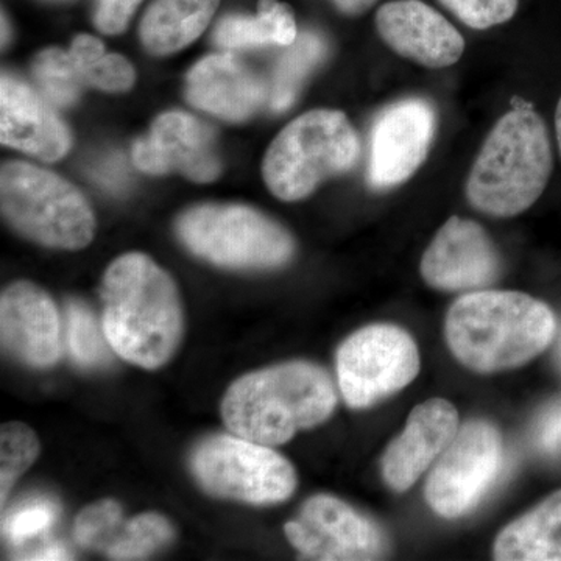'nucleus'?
I'll list each match as a JSON object with an SVG mask.
<instances>
[{"mask_svg":"<svg viewBox=\"0 0 561 561\" xmlns=\"http://www.w3.org/2000/svg\"><path fill=\"white\" fill-rule=\"evenodd\" d=\"M102 323L121 359L157 370L183 337V308L171 276L146 254L117 257L103 276Z\"/></svg>","mask_w":561,"mask_h":561,"instance_id":"nucleus-1","label":"nucleus"},{"mask_svg":"<svg viewBox=\"0 0 561 561\" xmlns=\"http://www.w3.org/2000/svg\"><path fill=\"white\" fill-rule=\"evenodd\" d=\"M556 332V316L546 302L512 290L463 295L445 324L454 356L478 373L523 367L551 345Z\"/></svg>","mask_w":561,"mask_h":561,"instance_id":"nucleus-2","label":"nucleus"},{"mask_svg":"<svg viewBox=\"0 0 561 561\" xmlns=\"http://www.w3.org/2000/svg\"><path fill=\"white\" fill-rule=\"evenodd\" d=\"M337 401L334 382L323 368L286 362L231 383L221 401V419L231 434L278 446L330 419Z\"/></svg>","mask_w":561,"mask_h":561,"instance_id":"nucleus-3","label":"nucleus"},{"mask_svg":"<svg viewBox=\"0 0 561 561\" xmlns=\"http://www.w3.org/2000/svg\"><path fill=\"white\" fill-rule=\"evenodd\" d=\"M552 171L551 136L545 121L529 105L516 106L491 128L465 194L479 213L507 219L537 203Z\"/></svg>","mask_w":561,"mask_h":561,"instance_id":"nucleus-4","label":"nucleus"},{"mask_svg":"<svg viewBox=\"0 0 561 561\" xmlns=\"http://www.w3.org/2000/svg\"><path fill=\"white\" fill-rule=\"evenodd\" d=\"M360 140L342 111L313 110L291 121L265 153L262 173L275 197L298 202L323 181L350 172Z\"/></svg>","mask_w":561,"mask_h":561,"instance_id":"nucleus-5","label":"nucleus"},{"mask_svg":"<svg viewBox=\"0 0 561 561\" xmlns=\"http://www.w3.org/2000/svg\"><path fill=\"white\" fill-rule=\"evenodd\" d=\"M3 217L14 230L51 249H84L94 214L77 187L27 162H7L0 176Z\"/></svg>","mask_w":561,"mask_h":561,"instance_id":"nucleus-6","label":"nucleus"},{"mask_svg":"<svg viewBox=\"0 0 561 561\" xmlns=\"http://www.w3.org/2000/svg\"><path fill=\"white\" fill-rule=\"evenodd\" d=\"M184 245L203 260L230 268H275L294 256V239L249 206L205 205L176 224Z\"/></svg>","mask_w":561,"mask_h":561,"instance_id":"nucleus-7","label":"nucleus"},{"mask_svg":"<svg viewBox=\"0 0 561 561\" xmlns=\"http://www.w3.org/2000/svg\"><path fill=\"white\" fill-rule=\"evenodd\" d=\"M191 467L202 489L221 500L279 504L297 490V472L286 457L236 434L205 438L192 453Z\"/></svg>","mask_w":561,"mask_h":561,"instance_id":"nucleus-8","label":"nucleus"},{"mask_svg":"<svg viewBox=\"0 0 561 561\" xmlns=\"http://www.w3.org/2000/svg\"><path fill=\"white\" fill-rule=\"evenodd\" d=\"M420 373L412 335L393 324H371L354 332L337 351L343 400L365 409L405 389Z\"/></svg>","mask_w":561,"mask_h":561,"instance_id":"nucleus-9","label":"nucleus"},{"mask_svg":"<svg viewBox=\"0 0 561 561\" xmlns=\"http://www.w3.org/2000/svg\"><path fill=\"white\" fill-rule=\"evenodd\" d=\"M502 438L489 421H470L432 465L426 496L432 511L454 519L474 511L502 468Z\"/></svg>","mask_w":561,"mask_h":561,"instance_id":"nucleus-10","label":"nucleus"},{"mask_svg":"<svg viewBox=\"0 0 561 561\" xmlns=\"http://www.w3.org/2000/svg\"><path fill=\"white\" fill-rule=\"evenodd\" d=\"M284 531L306 559L368 561L389 553V540L378 524L328 494L306 502L298 518L287 523Z\"/></svg>","mask_w":561,"mask_h":561,"instance_id":"nucleus-11","label":"nucleus"},{"mask_svg":"<svg viewBox=\"0 0 561 561\" xmlns=\"http://www.w3.org/2000/svg\"><path fill=\"white\" fill-rule=\"evenodd\" d=\"M434 135L430 103L408 99L383 110L373 125L368 183L389 190L411 179L426 161Z\"/></svg>","mask_w":561,"mask_h":561,"instance_id":"nucleus-12","label":"nucleus"},{"mask_svg":"<svg viewBox=\"0 0 561 561\" xmlns=\"http://www.w3.org/2000/svg\"><path fill=\"white\" fill-rule=\"evenodd\" d=\"M420 271L437 290H482L500 278L501 257L481 225L454 216L424 251Z\"/></svg>","mask_w":561,"mask_h":561,"instance_id":"nucleus-13","label":"nucleus"},{"mask_svg":"<svg viewBox=\"0 0 561 561\" xmlns=\"http://www.w3.org/2000/svg\"><path fill=\"white\" fill-rule=\"evenodd\" d=\"M133 161L151 175L180 172L197 183H208L220 173L214 131L190 114L176 111L153 122L149 136L135 144Z\"/></svg>","mask_w":561,"mask_h":561,"instance_id":"nucleus-14","label":"nucleus"},{"mask_svg":"<svg viewBox=\"0 0 561 561\" xmlns=\"http://www.w3.org/2000/svg\"><path fill=\"white\" fill-rule=\"evenodd\" d=\"M376 28L394 54L424 68H449L465 51L461 33L421 0L387 2L376 14Z\"/></svg>","mask_w":561,"mask_h":561,"instance_id":"nucleus-15","label":"nucleus"},{"mask_svg":"<svg viewBox=\"0 0 561 561\" xmlns=\"http://www.w3.org/2000/svg\"><path fill=\"white\" fill-rule=\"evenodd\" d=\"M0 337L11 356L33 368L61 357V320L47 291L32 283L11 284L0 298Z\"/></svg>","mask_w":561,"mask_h":561,"instance_id":"nucleus-16","label":"nucleus"},{"mask_svg":"<svg viewBox=\"0 0 561 561\" xmlns=\"http://www.w3.org/2000/svg\"><path fill=\"white\" fill-rule=\"evenodd\" d=\"M459 412L451 402L434 398L416 405L400 437L382 457V476L394 491L411 489L459 432Z\"/></svg>","mask_w":561,"mask_h":561,"instance_id":"nucleus-17","label":"nucleus"},{"mask_svg":"<svg viewBox=\"0 0 561 561\" xmlns=\"http://www.w3.org/2000/svg\"><path fill=\"white\" fill-rule=\"evenodd\" d=\"M0 138L5 146L49 162L61 160L72 144L49 103L9 76L0 83Z\"/></svg>","mask_w":561,"mask_h":561,"instance_id":"nucleus-18","label":"nucleus"},{"mask_svg":"<svg viewBox=\"0 0 561 561\" xmlns=\"http://www.w3.org/2000/svg\"><path fill=\"white\" fill-rule=\"evenodd\" d=\"M186 98L192 105L228 121H243L260 110L267 90L232 55H210L191 69Z\"/></svg>","mask_w":561,"mask_h":561,"instance_id":"nucleus-19","label":"nucleus"},{"mask_svg":"<svg viewBox=\"0 0 561 561\" xmlns=\"http://www.w3.org/2000/svg\"><path fill=\"white\" fill-rule=\"evenodd\" d=\"M497 561H561V490L497 535Z\"/></svg>","mask_w":561,"mask_h":561,"instance_id":"nucleus-20","label":"nucleus"},{"mask_svg":"<svg viewBox=\"0 0 561 561\" xmlns=\"http://www.w3.org/2000/svg\"><path fill=\"white\" fill-rule=\"evenodd\" d=\"M220 0H157L140 24L144 46L157 55L190 46L208 27Z\"/></svg>","mask_w":561,"mask_h":561,"instance_id":"nucleus-21","label":"nucleus"},{"mask_svg":"<svg viewBox=\"0 0 561 561\" xmlns=\"http://www.w3.org/2000/svg\"><path fill=\"white\" fill-rule=\"evenodd\" d=\"M298 38L294 11L278 0H260L257 16H227L217 24L214 43L224 49L287 47Z\"/></svg>","mask_w":561,"mask_h":561,"instance_id":"nucleus-22","label":"nucleus"},{"mask_svg":"<svg viewBox=\"0 0 561 561\" xmlns=\"http://www.w3.org/2000/svg\"><path fill=\"white\" fill-rule=\"evenodd\" d=\"M327 55V44L317 33L302 32L294 44L287 46L273 72L268 102L273 111L289 108L297 98L302 81Z\"/></svg>","mask_w":561,"mask_h":561,"instance_id":"nucleus-23","label":"nucleus"},{"mask_svg":"<svg viewBox=\"0 0 561 561\" xmlns=\"http://www.w3.org/2000/svg\"><path fill=\"white\" fill-rule=\"evenodd\" d=\"M68 348L72 359L83 368L105 367L111 362V348L103 323L84 302L69 301L66 306Z\"/></svg>","mask_w":561,"mask_h":561,"instance_id":"nucleus-24","label":"nucleus"},{"mask_svg":"<svg viewBox=\"0 0 561 561\" xmlns=\"http://www.w3.org/2000/svg\"><path fill=\"white\" fill-rule=\"evenodd\" d=\"M33 77L41 94L57 106L72 105L87 87L70 51L61 49L41 51L33 61Z\"/></svg>","mask_w":561,"mask_h":561,"instance_id":"nucleus-25","label":"nucleus"},{"mask_svg":"<svg viewBox=\"0 0 561 561\" xmlns=\"http://www.w3.org/2000/svg\"><path fill=\"white\" fill-rule=\"evenodd\" d=\"M175 529L165 516L142 513L125 523L106 556L111 560H142L171 545Z\"/></svg>","mask_w":561,"mask_h":561,"instance_id":"nucleus-26","label":"nucleus"},{"mask_svg":"<svg viewBox=\"0 0 561 561\" xmlns=\"http://www.w3.org/2000/svg\"><path fill=\"white\" fill-rule=\"evenodd\" d=\"M39 440L25 424L11 421L0 431V502L5 504L18 479L32 467L39 454Z\"/></svg>","mask_w":561,"mask_h":561,"instance_id":"nucleus-27","label":"nucleus"},{"mask_svg":"<svg viewBox=\"0 0 561 561\" xmlns=\"http://www.w3.org/2000/svg\"><path fill=\"white\" fill-rule=\"evenodd\" d=\"M119 502L103 500L88 505L77 515L73 538L81 548L108 552L125 526Z\"/></svg>","mask_w":561,"mask_h":561,"instance_id":"nucleus-28","label":"nucleus"},{"mask_svg":"<svg viewBox=\"0 0 561 561\" xmlns=\"http://www.w3.org/2000/svg\"><path fill=\"white\" fill-rule=\"evenodd\" d=\"M60 508L55 502L35 497L3 516L2 531L13 546H25L46 535L57 523Z\"/></svg>","mask_w":561,"mask_h":561,"instance_id":"nucleus-29","label":"nucleus"},{"mask_svg":"<svg viewBox=\"0 0 561 561\" xmlns=\"http://www.w3.org/2000/svg\"><path fill=\"white\" fill-rule=\"evenodd\" d=\"M457 20L474 31H486L515 16L519 0H440Z\"/></svg>","mask_w":561,"mask_h":561,"instance_id":"nucleus-30","label":"nucleus"},{"mask_svg":"<svg viewBox=\"0 0 561 561\" xmlns=\"http://www.w3.org/2000/svg\"><path fill=\"white\" fill-rule=\"evenodd\" d=\"M135 83V70L130 62L116 54H106L87 73V84L102 91L122 92Z\"/></svg>","mask_w":561,"mask_h":561,"instance_id":"nucleus-31","label":"nucleus"},{"mask_svg":"<svg viewBox=\"0 0 561 561\" xmlns=\"http://www.w3.org/2000/svg\"><path fill=\"white\" fill-rule=\"evenodd\" d=\"M140 0H99L95 25L106 35H117L127 28Z\"/></svg>","mask_w":561,"mask_h":561,"instance_id":"nucleus-32","label":"nucleus"},{"mask_svg":"<svg viewBox=\"0 0 561 561\" xmlns=\"http://www.w3.org/2000/svg\"><path fill=\"white\" fill-rule=\"evenodd\" d=\"M534 443L546 456L561 454V401L542 413L535 424Z\"/></svg>","mask_w":561,"mask_h":561,"instance_id":"nucleus-33","label":"nucleus"},{"mask_svg":"<svg viewBox=\"0 0 561 561\" xmlns=\"http://www.w3.org/2000/svg\"><path fill=\"white\" fill-rule=\"evenodd\" d=\"M69 51L76 65L79 66L84 84H87L88 70L106 55L105 47H103L101 41L90 35L77 36Z\"/></svg>","mask_w":561,"mask_h":561,"instance_id":"nucleus-34","label":"nucleus"},{"mask_svg":"<svg viewBox=\"0 0 561 561\" xmlns=\"http://www.w3.org/2000/svg\"><path fill=\"white\" fill-rule=\"evenodd\" d=\"M16 559L20 560H68L69 552L57 542H41L35 549H28L25 552H18Z\"/></svg>","mask_w":561,"mask_h":561,"instance_id":"nucleus-35","label":"nucleus"},{"mask_svg":"<svg viewBox=\"0 0 561 561\" xmlns=\"http://www.w3.org/2000/svg\"><path fill=\"white\" fill-rule=\"evenodd\" d=\"M332 2L342 13L350 14V16H359V14L370 10L378 0H332Z\"/></svg>","mask_w":561,"mask_h":561,"instance_id":"nucleus-36","label":"nucleus"},{"mask_svg":"<svg viewBox=\"0 0 561 561\" xmlns=\"http://www.w3.org/2000/svg\"><path fill=\"white\" fill-rule=\"evenodd\" d=\"M556 135H557V144H559L560 157H561V98L559 103H557L556 110Z\"/></svg>","mask_w":561,"mask_h":561,"instance_id":"nucleus-37","label":"nucleus"},{"mask_svg":"<svg viewBox=\"0 0 561 561\" xmlns=\"http://www.w3.org/2000/svg\"><path fill=\"white\" fill-rule=\"evenodd\" d=\"M559 356H560V360H561V335H560V342H559Z\"/></svg>","mask_w":561,"mask_h":561,"instance_id":"nucleus-38","label":"nucleus"}]
</instances>
